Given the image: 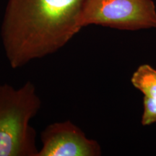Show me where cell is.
<instances>
[{
  "instance_id": "obj_5",
  "label": "cell",
  "mask_w": 156,
  "mask_h": 156,
  "mask_svg": "<svg viewBox=\"0 0 156 156\" xmlns=\"http://www.w3.org/2000/svg\"><path fill=\"white\" fill-rule=\"evenodd\" d=\"M131 82L144 96L156 98V69L151 66H140L132 75Z\"/></svg>"
},
{
  "instance_id": "obj_3",
  "label": "cell",
  "mask_w": 156,
  "mask_h": 156,
  "mask_svg": "<svg viewBox=\"0 0 156 156\" xmlns=\"http://www.w3.org/2000/svg\"><path fill=\"white\" fill-rule=\"evenodd\" d=\"M80 23L122 30L156 28L153 0H84Z\"/></svg>"
},
{
  "instance_id": "obj_4",
  "label": "cell",
  "mask_w": 156,
  "mask_h": 156,
  "mask_svg": "<svg viewBox=\"0 0 156 156\" xmlns=\"http://www.w3.org/2000/svg\"><path fill=\"white\" fill-rule=\"evenodd\" d=\"M42 147L37 156H98L101 148L87 138L80 128L70 121L47 126L41 134Z\"/></svg>"
},
{
  "instance_id": "obj_1",
  "label": "cell",
  "mask_w": 156,
  "mask_h": 156,
  "mask_svg": "<svg viewBox=\"0 0 156 156\" xmlns=\"http://www.w3.org/2000/svg\"><path fill=\"white\" fill-rule=\"evenodd\" d=\"M84 0H8L1 36L13 69L54 54L83 28Z\"/></svg>"
},
{
  "instance_id": "obj_6",
  "label": "cell",
  "mask_w": 156,
  "mask_h": 156,
  "mask_svg": "<svg viewBox=\"0 0 156 156\" xmlns=\"http://www.w3.org/2000/svg\"><path fill=\"white\" fill-rule=\"evenodd\" d=\"M156 122V98L144 96L142 124L151 125Z\"/></svg>"
},
{
  "instance_id": "obj_2",
  "label": "cell",
  "mask_w": 156,
  "mask_h": 156,
  "mask_svg": "<svg viewBox=\"0 0 156 156\" xmlns=\"http://www.w3.org/2000/svg\"><path fill=\"white\" fill-rule=\"evenodd\" d=\"M41 101L34 84L15 89L0 85V156H37L36 131L30 122Z\"/></svg>"
}]
</instances>
